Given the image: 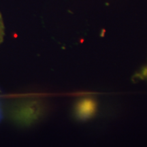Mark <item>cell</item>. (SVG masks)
<instances>
[{
	"instance_id": "cell-1",
	"label": "cell",
	"mask_w": 147,
	"mask_h": 147,
	"mask_svg": "<svg viewBox=\"0 0 147 147\" xmlns=\"http://www.w3.org/2000/svg\"><path fill=\"white\" fill-rule=\"evenodd\" d=\"M134 78L138 80H147V65L134 76Z\"/></svg>"
},
{
	"instance_id": "cell-2",
	"label": "cell",
	"mask_w": 147,
	"mask_h": 147,
	"mask_svg": "<svg viewBox=\"0 0 147 147\" xmlns=\"http://www.w3.org/2000/svg\"><path fill=\"white\" fill-rule=\"evenodd\" d=\"M3 36H4V25H3L2 16L0 13V45L3 41Z\"/></svg>"
}]
</instances>
